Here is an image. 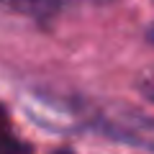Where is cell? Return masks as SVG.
Segmentation results:
<instances>
[{
    "label": "cell",
    "mask_w": 154,
    "mask_h": 154,
    "mask_svg": "<svg viewBox=\"0 0 154 154\" xmlns=\"http://www.w3.org/2000/svg\"><path fill=\"white\" fill-rule=\"evenodd\" d=\"M57 154H72V152H57Z\"/></svg>",
    "instance_id": "6"
},
{
    "label": "cell",
    "mask_w": 154,
    "mask_h": 154,
    "mask_svg": "<svg viewBox=\"0 0 154 154\" xmlns=\"http://www.w3.org/2000/svg\"><path fill=\"white\" fill-rule=\"evenodd\" d=\"M0 3L11 11L31 18H51L54 13H59L64 0H0Z\"/></svg>",
    "instance_id": "1"
},
{
    "label": "cell",
    "mask_w": 154,
    "mask_h": 154,
    "mask_svg": "<svg viewBox=\"0 0 154 154\" xmlns=\"http://www.w3.org/2000/svg\"><path fill=\"white\" fill-rule=\"evenodd\" d=\"M146 38H149V44L154 46V23H152V28H149V33H146Z\"/></svg>",
    "instance_id": "5"
},
{
    "label": "cell",
    "mask_w": 154,
    "mask_h": 154,
    "mask_svg": "<svg viewBox=\"0 0 154 154\" xmlns=\"http://www.w3.org/2000/svg\"><path fill=\"white\" fill-rule=\"evenodd\" d=\"M0 154H31V146L21 139H11L3 136L0 139Z\"/></svg>",
    "instance_id": "2"
},
{
    "label": "cell",
    "mask_w": 154,
    "mask_h": 154,
    "mask_svg": "<svg viewBox=\"0 0 154 154\" xmlns=\"http://www.w3.org/2000/svg\"><path fill=\"white\" fill-rule=\"evenodd\" d=\"M139 88H141V93L146 95L149 100H154V69L146 72V75L141 77V82H139Z\"/></svg>",
    "instance_id": "3"
},
{
    "label": "cell",
    "mask_w": 154,
    "mask_h": 154,
    "mask_svg": "<svg viewBox=\"0 0 154 154\" xmlns=\"http://www.w3.org/2000/svg\"><path fill=\"white\" fill-rule=\"evenodd\" d=\"M5 123H8V113H5V108L0 105V131L5 128Z\"/></svg>",
    "instance_id": "4"
}]
</instances>
